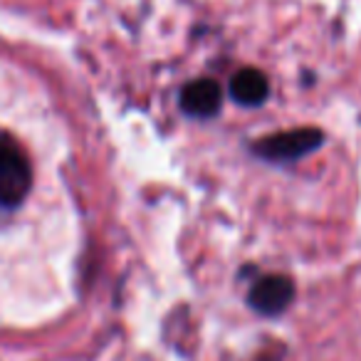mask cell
Returning a JSON list of instances; mask_svg holds the SVG:
<instances>
[{
	"label": "cell",
	"mask_w": 361,
	"mask_h": 361,
	"mask_svg": "<svg viewBox=\"0 0 361 361\" xmlns=\"http://www.w3.org/2000/svg\"><path fill=\"white\" fill-rule=\"evenodd\" d=\"M324 144V134L314 126H300V129L280 131V134L265 136L252 144V154L270 164H292L305 156L314 154Z\"/></svg>",
	"instance_id": "obj_1"
},
{
	"label": "cell",
	"mask_w": 361,
	"mask_h": 361,
	"mask_svg": "<svg viewBox=\"0 0 361 361\" xmlns=\"http://www.w3.org/2000/svg\"><path fill=\"white\" fill-rule=\"evenodd\" d=\"M223 92L216 80H196L188 82L180 90V109L196 119H211L221 111Z\"/></svg>",
	"instance_id": "obj_4"
},
{
	"label": "cell",
	"mask_w": 361,
	"mask_h": 361,
	"mask_svg": "<svg viewBox=\"0 0 361 361\" xmlns=\"http://www.w3.org/2000/svg\"><path fill=\"white\" fill-rule=\"evenodd\" d=\"M231 97L240 106H260V104H265L267 97H270V82H267V77L262 75L260 70L245 67V70L233 75Z\"/></svg>",
	"instance_id": "obj_5"
},
{
	"label": "cell",
	"mask_w": 361,
	"mask_h": 361,
	"mask_svg": "<svg viewBox=\"0 0 361 361\" xmlns=\"http://www.w3.org/2000/svg\"><path fill=\"white\" fill-rule=\"evenodd\" d=\"M295 300V282L285 275H265L252 282L247 305L262 317H277Z\"/></svg>",
	"instance_id": "obj_3"
},
{
	"label": "cell",
	"mask_w": 361,
	"mask_h": 361,
	"mask_svg": "<svg viewBox=\"0 0 361 361\" xmlns=\"http://www.w3.org/2000/svg\"><path fill=\"white\" fill-rule=\"evenodd\" d=\"M32 186V169L18 144L0 134V206L16 208Z\"/></svg>",
	"instance_id": "obj_2"
}]
</instances>
